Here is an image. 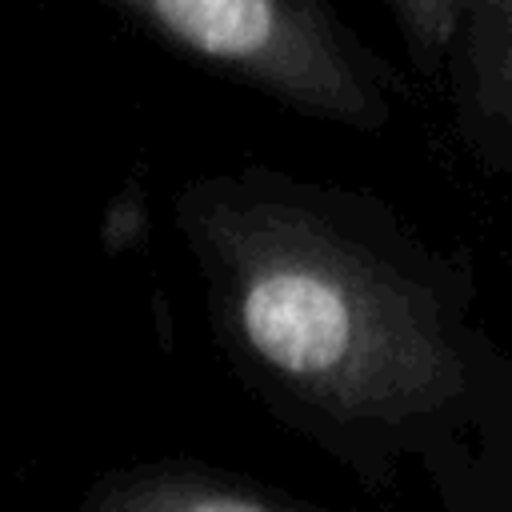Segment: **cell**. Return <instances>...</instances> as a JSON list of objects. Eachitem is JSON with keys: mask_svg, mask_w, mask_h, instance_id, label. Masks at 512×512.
Returning <instances> with one entry per match:
<instances>
[{"mask_svg": "<svg viewBox=\"0 0 512 512\" xmlns=\"http://www.w3.org/2000/svg\"><path fill=\"white\" fill-rule=\"evenodd\" d=\"M172 228L228 372L364 488H392L476 420L508 356L480 324L476 268L376 192L212 168L172 192Z\"/></svg>", "mask_w": 512, "mask_h": 512, "instance_id": "cell-1", "label": "cell"}, {"mask_svg": "<svg viewBox=\"0 0 512 512\" xmlns=\"http://www.w3.org/2000/svg\"><path fill=\"white\" fill-rule=\"evenodd\" d=\"M200 68L332 128L384 132L400 108L388 60L332 0H96Z\"/></svg>", "mask_w": 512, "mask_h": 512, "instance_id": "cell-2", "label": "cell"}, {"mask_svg": "<svg viewBox=\"0 0 512 512\" xmlns=\"http://www.w3.org/2000/svg\"><path fill=\"white\" fill-rule=\"evenodd\" d=\"M440 80L460 144L488 172L512 180V0H464Z\"/></svg>", "mask_w": 512, "mask_h": 512, "instance_id": "cell-3", "label": "cell"}, {"mask_svg": "<svg viewBox=\"0 0 512 512\" xmlns=\"http://www.w3.org/2000/svg\"><path fill=\"white\" fill-rule=\"evenodd\" d=\"M76 512H340L200 460H132L88 480Z\"/></svg>", "mask_w": 512, "mask_h": 512, "instance_id": "cell-4", "label": "cell"}, {"mask_svg": "<svg viewBox=\"0 0 512 512\" xmlns=\"http://www.w3.org/2000/svg\"><path fill=\"white\" fill-rule=\"evenodd\" d=\"M416 472L440 512H512V344L476 420Z\"/></svg>", "mask_w": 512, "mask_h": 512, "instance_id": "cell-5", "label": "cell"}, {"mask_svg": "<svg viewBox=\"0 0 512 512\" xmlns=\"http://www.w3.org/2000/svg\"><path fill=\"white\" fill-rule=\"evenodd\" d=\"M392 20L408 44V56L416 60V68L432 80H440L456 32H460V16H464V0H388Z\"/></svg>", "mask_w": 512, "mask_h": 512, "instance_id": "cell-6", "label": "cell"}]
</instances>
